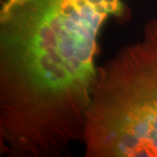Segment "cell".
Wrapping results in <instances>:
<instances>
[{"mask_svg": "<svg viewBox=\"0 0 157 157\" xmlns=\"http://www.w3.org/2000/svg\"><path fill=\"white\" fill-rule=\"evenodd\" d=\"M124 0H1L0 150L59 157L84 140L99 36Z\"/></svg>", "mask_w": 157, "mask_h": 157, "instance_id": "obj_1", "label": "cell"}, {"mask_svg": "<svg viewBox=\"0 0 157 157\" xmlns=\"http://www.w3.org/2000/svg\"><path fill=\"white\" fill-rule=\"evenodd\" d=\"M82 144L86 157H157V18L98 67Z\"/></svg>", "mask_w": 157, "mask_h": 157, "instance_id": "obj_2", "label": "cell"}]
</instances>
